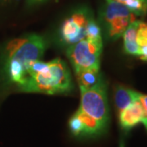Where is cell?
<instances>
[{"mask_svg": "<svg viewBox=\"0 0 147 147\" xmlns=\"http://www.w3.org/2000/svg\"><path fill=\"white\" fill-rule=\"evenodd\" d=\"M18 88L25 92L53 95L68 92L73 85L66 64L57 58L47 63L40 60L32 63L26 82Z\"/></svg>", "mask_w": 147, "mask_h": 147, "instance_id": "cell-1", "label": "cell"}, {"mask_svg": "<svg viewBox=\"0 0 147 147\" xmlns=\"http://www.w3.org/2000/svg\"><path fill=\"white\" fill-rule=\"evenodd\" d=\"M46 49L44 38L38 34L16 38L6 48L4 72L7 80L21 86L27 79V70L32 63L39 61Z\"/></svg>", "mask_w": 147, "mask_h": 147, "instance_id": "cell-2", "label": "cell"}, {"mask_svg": "<svg viewBox=\"0 0 147 147\" xmlns=\"http://www.w3.org/2000/svg\"><path fill=\"white\" fill-rule=\"evenodd\" d=\"M80 92L81 104L79 109L108 127L110 115L105 82L101 79L91 88H80Z\"/></svg>", "mask_w": 147, "mask_h": 147, "instance_id": "cell-3", "label": "cell"}, {"mask_svg": "<svg viewBox=\"0 0 147 147\" xmlns=\"http://www.w3.org/2000/svg\"><path fill=\"white\" fill-rule=\"evenodd\" d=\"M102 47V39L85 38L69 46L67 57L75 71L84 69L100 70Z\"/></svg>", "mask_w": 147, "mask_h": 147, "instance_id": "cell-4", "label": "cell"}, {"mask_svg": "<svg viewBox=\"0 0 147 147\" xmlns=\"http://www.w3.org/2000/svg\"><path fill=\"white\" fill-rule=\"evenodd\" d=\"M135 16L125 5L108 0L102 12L107 36L111 39L123 36L127 26L136 20Z\"/></svg>", "mask_w": 147, "mask_h": 147, "instance_id": "cell-5", "label": "cell"}, {"mask_svg": "<svg viewBox=\"0 0 147 147\" xmlns=\"http://www.w3.org/2000/svg\"><path fill=\"white\" fill-rule=\"evenodd\" d=\"M92 17L86 10L74 12L67 18L61 28V41L69 46L86 38V30Z\"/></svg>", "mask_w": 147, "mask_h": 147, "instance_id": "cell-6", "label": "cell"}, {"mask_svg": "<svg viewBox=\"0 0 147 147\" xmlns=\"http://www.w3.org/2000/svg\"><path fill=\"white\" fill-rule=\"evenodd\" d=\"M69 127L71 133L78 138L100 137L107 130V127L88 115L80 109L77 110L69 119Z\"/></svg>", "mask_w": 147, "mask_h": 147, "instance_id": "cell-7", "label": "cell"}, {"mask_svg": "<svg viewBox=\"0 0 147 147\" xmlns=\"http://www.w3.org/2000/svg\"><path fill=\"white\" fill-rule=\"evenodd\" d=\"M143 115V107L138 99L119 112V123L122 129L128 131L142 123Z\"/></svg>", "mask_w": 147, "mask_h": 147, "instance_id": "cell-8", "label": "cell"}, {"mask_svg": "<svg viewBox=\"0 0 147 147\" xmlns=\"http://www.w3.org/2000/svg\"><path fill=\"white\" fill-rule=\"evenodd\" d=\"M140 92L123 85H118L115 89V101L119 113L131 103L139 99Z\"/></svg>", "mask_w": 147, "mask_h": 147, "instance_id": "cell-9", "label": "cell"}, {"mask_svg": "<svg viewBox=\"0 0 147 147\" xmlns=\"http://www.w3.org/2000/svg\"><path fill=\"white\" fill-rule=\"evenodd\" d=\"M139 23L140 21L137 20L132 21L122 36L123 38V47L126 53L137 57L140 55V47L137 42V33Z\"/></svg>", "mask_w": 147, "mask_h": 147, "instance_id": "cell-10", "label": "cell"}, {"mask_svg": "<svg viewBox=\"0 0 147 147\" xmlns=\"http://www.w3.org/2000/svg\"><path fill=\"white\" fill-rule=\"evenodd\" d=\"M76 77L79 82V88H88L95 84H96L100 79V70L92 69H84L76 70Z\"/></svg>", "mask_w": 147, "mask_h": 147, "instance_id": "cell-11", "label": "cell"}, {"mask_svg": "<svg viewBox=\"0 0 147 147\" xmlns=\"http://www.w3.org/2000/svg\"><path fill=\"white\" fill-rule=\"evenodd\" d=\"M111 1H116L125 5L135 16H144L147 13V0H111Z\"/></svg>", "mask_w": 147, "mask_h": 147, "instance_id": "cell-12", "label": "cell"}, {"mask_svg": "<svg viewBox=\"0 0 147 147\" xmlns=\"http://www.w3.org/2000/svg\"><path fill=\"white\" fill-rule=\"evenodd\" d=\"M86 38L88 39H102L101 30L98 23L92 18L88 22L86 30Z\"/></svg>", "mask_w": 147, "mask_h": 147, "instance_id": "cell-13", "label": "cell"}, {"mask_svg": "<svg viewBox=\"0 0 147 147\" xmlns=\"http://www.w3.org/2000/svg\"><path fill=\"white\" fill-rule=\"evenodd\" d=\"M137 42L140 47L147 46V23L140 21L137 28Z\"/></svg>", "mask_w": 147, "mask_h": 147, "instance_id": "cell-14", "label": "cell"}, {"mask_svg": "<svg viewBox=\"0 0 147 147\" xmlns=\"http://www.w3.org/2000/svg\"><path fill=\"white\" fill-rule=\"evenodd\" d=\"M139 100L142 103V107H143V111H144L142 123L144 124L146 129L147 130V95H144L141 93L140 96H139Z\"/></svg>", "mask_w": 147, "mask_h": 147, "instance_id": "cell-15", "label": "cell"}, {"mask_svg": "<svg viewBox=\"0 0 147 147\" xmlns=\"http://www.w3.org/2000/svg\"><path fill=\"white\" fill-rule=\"evenodd\" d=\"M139 57L141 58L142 61H147V46L140 47V55H139Z\"/></svg>", "mask_w": 147, "mask_h": 147, "instance_id": "cell-16", "label": "cell"}, {"mask_svg": "<svg viewBox=\"0 0 147 147\" xmlns=\"http://www.w3.org/2000/svg\"><path fill=\"white\" fill-rule=\"evenodd\" d=\"M44 1H46V0H26V4L29 7H31V6L40 4V3H42V2H44Z\"/></svg>", "mask_w": 147, "mask_h": 147, "instance_id": "cell-17", "label": "cell"}]
</instances>
